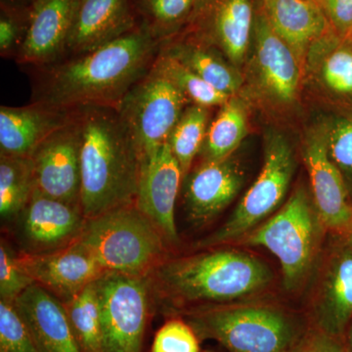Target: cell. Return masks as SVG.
Instances as JSON below:
<instances>
[{
  "mask_svg": "<svg viewBox=\"0 0 352 352\" xmlns=\"http://www.w3.org/2000/svg\"><path fill=\"white\" fill-rule=\"evenodd\" d=\"M325 129L331 159L342 175L352 179V118L336 120Z\"/></svg>",
  "mask_w": 352,
  "mask_h": 352,
  "instance_id": "e575fe53",
  "label": "cell"
},
{
  "mask_svg": "<svg viewBox=\"0 0 352 352\" xmlns=\"http://www.w3.org/2000/svg\"><path fill=\"white\" fill-rule=\"evenodd\" d=\"M319 2H320V0H318V3H319Z\"/></svg>",
  "mask_w": 352,
  "mask_h": 352,
  "instance_id": "ee69618b",
  "label": "cell"
},
{
  "mask_svg": "<svg viewBox=\"0 0 352 352\" xmlns=\"http://www.w3.org/2000/svg\"><path fill=\"white\" fill-rule=\"evenodd\" d=\"M344 333H346V342H344V346L347 352H352V322L347 326Z\"/></svg>",
  "mask_w": 352,
  "mask_h": 352,
  "instance_id": "f35d334b",
  "label": "cell"
},
{
  "mask_svg": "<svg viewBox=\"0 0 352 352\" xmlns=\"http://www.w3.org/2000/svg\"><path fill=\"white\" fill-rule=\"evenodd\" d=\"M232 156L222 161L201 162L184 178L185 210L194 226L212 222L242 189L244 171Z\"/></svg>",
  "mask_w": 352,
  "mask_h": 352,
  "instance_id": "2e32d148",
  "label": "cell"
},
{
  "mask_svg": "<svg viewBox=\"0 0 352 352\" xmlns=\"http://www.w3.org/2000/svg\"><path fill=\"white\" fill-rule=\"evenodd\" d=\"M199 0H132L139 24L161 43L188 25Z\"/></svg>",
  "mask_w": 352,
  "mask_h": 352,
  "instance_id": "484cf974",
  "label": "cell"
},
{
  "mask_svg": "<svg viewBox=\"0 0 352 352\" xmlns=\"http://www.w3.org/2000/svg\"><path fill=\"white\" fill-rule=\"evenodd\" d=\"M349 242L351 243V245H352V229H351V234H349Z\"/></svg>",
  "mask_w": 352,
  "mask_h": 352,
  "instance_id": "b9f144b4",
  "label": "cell"
},
{
  "mask_svg": "<svg viewBox=\"0 0 352 352\" xmlns=\"http://www.w3.org/2000/svg\"><path fill=\"white\" fill-rule=\"evenodd\" d=\"M155 66L180 90L189 104L206 108L220 107L231 98L164 51L160 50Z\"/></svg>",
  "mask_w": 352,
  "mask_h": 352,
  "instance_id": "f546056e",
  "label": "cell"
},
{
  "mask_svg": "<svg viewBox=\"0 0 352 352\" xmlns=\"http://www.w3.org/2000/svg\"><path fill=\"white\" fill-rule=\"evenodd\" d=\"M18 219L22 252L30 254L58 251L75 244L87 221L80 206L50 198L36 188Z\"/></svg>",
  "mask_w": 352,
  "mask_h": 352,
  "instance_id": "4fadbf2b",
  "label": "cell"
},
{
  "mask_svg": "<svg viewBox=\"0 0 352 352\" xmlns=\"http://www.w3.org/2000/svg\"><path fill=\"white\" fill-rule=\"evenodd\" d=\"M138 25L132 0H80L63 57L96 50Z\"/></svg>",
  "mask_w": 352,
  "mask_h": 352,
  "instance_id": "d6986e66",
  "label": "cell"
},
{
  "mask_svg": "<svg viewBox=\"0 0 352 352\" xmlns=\"http://www.w3.org/2000/svg\"><path fill=\"white\" fill-rule=\"evenodd\" d=\"M312 326L340 339L352 320V245L338 248L322 272L309 316Z\"/></svg>",
  "mask_w": 352,
  "mask_h": 352,
  "instance_id": "ac0fdd59",
  "label": "cell"
},
{
  "mask_svg": "<svg viewBox=\"0 0 352 352\" xmlns=\"http://www.w3.org/2000/svg\"><path fill=\"white\" fill-rule=\"evenodd\" d=\"M34 284L18 259V254L11 250L3 239L0 244V300L14 302Z\"/></svg>",
  "mask_w": 352,
  "mask_h": 352,
  "instance_id": "836d02e7",
  "label": "cell"
},
{
  "mask_svg": "<svg viewBox=\"0 0 352 352\" xmlns=\"http://www.w3.org/2000/svg\"><path fill=\"white\" fill-rule=\"evenodd\" d=\"M0 352H38L14 302L0 300Z\"/></svg>",
  "mask_w": 352,
  "mask_h": 352,
  "instance_id": "4dcf8cb0",
  "label": "cell"
},
{
  "mask_svg": "<svg viewBox=\"0 0 352 352\" xmlns=\"http://www.w3.org/2000/svg\"><path fill=\"white\" fill-rule=\"evenodd\" d=\"M161 50L175 57L215 89L228 96H235L242 85V76L230 64L224 61L210 45L189 38H171L162 43Z\"/></svg>",
  "mask_w": 352,
  "mask_h": 352,
  "instance_id": "603a6c76",
  "label": "cell"
},
{
  "mask_svg": "<svg viewBox=\"0 0 352 352\" xmlns=\"http://www.w3.org/2000/svg\"><path fill=\"white\" fill-rule=\"evenodd\" d=\"M248 134V113L238 97L220 106L208 126L200 155L203 162H217L232 156Z\"/></svg>",
  "mask_w": 352,
  "mask_h": 352,
  "instance_id": "cb8c5ba5",
  "label": "cell"
},
{
  "mask_svg": "<svg viewBox=\"0 0 352 352\" xmlns=\"http://www.w3.org/2000/svg\"><path fill=\"white\" fill-rule=\"evenodd\" d=\"M199 339L226 352H293L312 324L279 303L251 300L178 312ZM175 316V315H173Z\"/></svg>",
  "mask_w": 352,
  "mask_h": 352,
  "instance_id": "277c9868",
  "label": "cell"
},
{
  "mask_svg": "<svg viewBox=\"0 0 352 352\" xmlns=\"http://www.w3.org/2000/svg\"><path fill=\"white\" fill-rule=\"evenodd\" d=\"M293 352H347L342 340L311 326Z\"/></svg>",
  "mask_w": 352,
  "mask_h": 352,
  "instance_id": "8d00e7d4",
  "label": "cell"
},
{
  "mask_svg": "<svg viewBox=\"0 0 352 352\" xmlns=\"http://www.w3.org/2000/svg\"><path fill=\"white\" fill-rule=\"evenodd\" d=\"M105 271L148 277L170 248L136 204L87 219L76 241Z\"/></svg>",
  "mask_w": 352,
  "mask_h": 352,
  "instance_id": "5b68a950",
  "label": "cell"
},
{
  "mask_svg": "<svg viewBox=\"0 0 352 352\" xmlns=\"http://www.w3.org/2000/svg\"><path fill=\"white\" fill-rule=\"evenodd\" d=\"M161 45L139 24L96 50L34 69L32 102L67 111L88 106L117 109L131 87L152 69Z\"/></svg>",
  "mask_w": 352,
  "mask_h": 352,
  "instance_id": "6da1fadb",
  "label": "cell"
},
{
  "mask_svg": "<svg viewBox=\"0 0 352 352\" xmlns=\"http://www.w3.org/2000/svg\"><path fill=\"white\" fill-rule=\"evenodd\" d=\"M323 228L312 197L300 185L277 212L235 244L264 248L274 254L281 265L285 289L296 292L314 268Z\"/></svg>",
  "mask_w": 352,
  "mask_h": 352,
  "instance_id": "8992f818",
  "label": "cell"
},
{
  "mask_svg": "<svg viewBox=\"0 0 352 352\" xmlns=\"http://www.w3.org/2000/svg\"><path fill=\"white\" fill-rule=\"evenodd\" d=\"M295 168V155L289 141L282 134H270L265 141L263 168L256 182L226 221L207 237L198 241L196 249L235 244L272 217L281 208L288 193Z\"/></svg>",
  "mask_w": 352,
  "mask_h": 352,
  "instance_id": "52a82bcc",
  "label": "cell"
},
{
  "mask_svg": "<svg viewBox=\"0 0 352 352\" xmlns=\"http://www.w3.org/2000/svg\"><path fill=\"white\" fill-rule=\"evenodd\" d=\"M80 141L82 134L76 110L68 124L53 131L36 148L31 157L36 188L41 193L80 206Z\"/></svg>",
  "mask_w": 352,
  "mask_h": 352,
  "instance_id": "30bf717a",
  "label": "cell"
},
{
  "mask_svg": "<svg viewBox=\"0 0 352 352\" xmlns=\"http://www.w3.org/2000/svg\"><path fill=\"white\" fill-rule=\"evenodd\" d=\"M80 0H38L30 12L17 63L41 68L64 56Z\"/></svg>",
  "mask_w": 352,
  "mask_h": 352,
  "instance_id": "e0dca14e",
  "label": "cell"
},
{
  "mask_svg": "<svg viewBox=\"0 0 352 352\" xmlns=\"http://www.w3.org/2000/svg\"><path fill=\"white\" fill-rule=\"evenodd\" d=\"M311 50L322 53L319 58V80L327 91L352 98V44L330 32Z\"/></svg>",
  "mask_w": 352,
  "mask_h": 352,
  "instance_id": "4316f807",
  "label": "cell"
},
{
  "mask_svg": "<svg viewBox=\"0 0 352 352\" xmlns=\"http://www.w3.org/2000/svg\"><path fill=\"white\" fill-rule=\"evenodd\" d=\"M182 182V168L168 143L141 161L136 206L157 227L170 249L180 244L175 204Z\"/></svg>",
  "mask_w": 352,
  "mask_h": 352,
  "instance_id": "8fae6325",
  "label": "cell"
},
{
  "mask_svg": "<svg viewBox=\"0 0 352 352\" xmlns=\"http://www.w3.org/2000/svg\"><path fill=\"white\" fill-rule=\"evenodd\" d=\"M94 282L63 303L82 352H103L100 307Z\"/></svg>",
  "mask_w": 352,
  "mask_h": 352,
  "instance_id": "f1b7e54d",
  "label": "cell"
},
{
  "mask_svg": "<svg viewBox=\"0 0 352 352\" xmlns=\"http://www.w3.org/2000/svg\"><path fill=\"white\" fill-rule=\"evenodd\" d=\"M200 342L189 323L175 315L155 335L151 352H201Z\"/></svg>",
  "mask_w": 352,
  "mask_h": 352,
  "instance_id": "1f68e13d",
  "label": "cell"
},
{
  "mask_svg": "<svg viewBox=\"0 0 352 352\" xmlns=\"http://www.w3.org/2000/svg\"><path fill=\"white\" fill-rule=\"evenodd\" d=\"M210 109L189 104L166 142L179 163L183 180L191 171L192 164L203 148L210 126Z\"/></svg>",
  "mask_w": 352,
  "mask_h": 352,
  "instance_id": "83f0119b",
  "label": "cell"
},
{
  "mask_svg": "<svg viewBox=\"0 0 352 352\" xmlns=\"http://www.w3.org/2000/svg\"><path fill=\"white\" fill-rule=\"evenodd\" d=\"M94 285L100 307L103 352H143L155 303L149 278L105 271Z\"/></svg>",
  "mask_w": 352,
  "mask_h": 352,
  "instance_id": "ba28073f",
  "label": "cell"
},
{
  "mask_svg": "<svg viewBox=\"0 0 352 352\" xmlns=\"http://www.w3.org/2000/svg\"><path fill=\"white\" fill-rule=\"evenodd\" d=\"M201 352H226V351H219V349H205V351H201Z\"/></svg>",
  "mask_w": 352,
  "mask_h": 352,
  "instance_id": "60d3db41",
  "label": "cell"
},
{
  "mask_svg": "<svg viewBox=\"0 0 352 352\" xmlns=\"http://www.w3.org/2000/svg\"><path fill=\"white\" fill-rule=\"evenodd\" d=\"M315 1H317V2H318V0H315Z\"/></svg>",
  "mask_w": 352,
  "mask_h": 352,
  "instance_id": "7bdbcfd3",
  "label": "cell"
},
{
  "mask_svg": "<svg viewBox=\"0 0 352 352\" xmlns=\"http://www.w3.org/2000/svg\"><path fill=\"white\" fill-rule=\"evenodd\" d=\"M18 259L34 284L43 287L63 303L75 298L105 272L78 242L44 254L21 252Z\"/></svg>",
  "mask_w": 352,
  "mask_h": 352,
  "instance_id": "9a60e30c",
  "label": "cell"
},
{
  "mask_svg": "<svg viewBox=\"0 0 352 352\" xmlns=\"http://www.w3.org/2000/svg\"><path fill=\"white\" fill-rule=\"evenodd\" d=\"M166 258L149 278L155 303L173 316L191 308L254 300L274 274L263 259L233 248H210Z\"/></svg>",
  "mask_w": 352,
  "mask_h": 352,
  "instance_id": "7a4b0ae2",
  "label": "cell"
},
{
  "mask_svg": "<svg viewBox=\"0 0 352 352\" xmlns=\"http://www.w3.org/2000/svg\"><path fill=\"white\" fill-rule=\"evenodd\" d=\"M75 112L36 102L22 107L1 106L0 155L31 157L44 139L73 119Z\"/></svg>",
  "mask_w": 352,
  "mask_h": 352,
  "instance_id": "7402d4cb",
  "label": "cell"
},
{
  "mask_svg": "<svg viewBox=\"0 0 352 352\" xmlns=\"http://www.w3.org/2000/svg\"><path fill=\"white\" fill-rule=\"evenodd\" d=\"M333 31L340 39L352 32V0H320Z\"/></svg>",
  "mask_w": 352,
  "mask_h": 352,
  "instance_id": "d590c367",
  "label": "cell"
},
{
  "mask_svg": "<svg viewBox=\"0 0 352 352\" xmlns=\"http://www.w3.org/2000/svg\"><path fill=\"white\" fill-rule=\"evenodd\" d=\"M36 190L31 157L0 155V215L2 220L18 219Z\"/></svg>",
  "mask_w": 352,
  "mask_h": 352,
  "instance_id": "d4e9b609",
  "label": "cell"
},
{
  "mask_svg": "<svg viewBox=\"0 0 352 352\" xmlns=\"http://www.w3.org/2000/svg\"><path fill=\"white\" fill-rule=\"evenodd\" d=\"M31 9L0 4V53L2 57L17 58L24 43Z\"/></svg>",
  "mask_w": 352,
  "mask_h": 352,
  "instance_id": "d6a6232c",
  "label": "cell"
},
{
  "mask_svg": "<svg viewBox=\"0 0 352 352\" xmlns=\"http://www.w3.org/2000/svg\"><path fill=\"white\" fill-rule=\"evenodd\" d=\"M261 8L302 67L315 44L333 32L315 0H261Z\"/></svg>",
  "mask_w": 352,
  "mask_h": 352,
  "instance_id": "44dd1931",
  "label": "cell"
},
{
  "mask_svg": "<svg viewBox=\"0 0 352 352\" xmlns=\"http://www.w3.org/2000/svg\"><path fill=\"white\" fill-rule=\"evenodd\" d=\"M252 39V64L258 89L274 105H293L298 99L302 67L272 29L261 6L254 15Z\"/></svg>",
  "mask_w": 352,
  "mask_h": 352,
  "instance_id": "7c38bea8",
  "label": "cell"
},
{
  "mask_svg": "<svg viewBox=\"0 0 352 352\" xmlns=\"http://www.w3.org/2000/svg\"><path fill=\"white\" fill-rule=\"evenodd\" d=\"M38 0H1L0 4L3 6L17 7V8L31 9Z\"/></svg>",
  "mask_w": 352,
  "mask_h": 352,
  "instance_id": "74e56055",
  "label": "cell"
},
{
  "mask_svg": "<svg viewBox=\"0 0 352 352\" xmlns=\"http://www.w3.org/2000/svg\"><path fill=\"white\" fill-rule=\"evenodd\" d=\"M344 41H346V43L352 44V32L351 34H349V36H346V38L342 39Z\"/></svg>",
  "mask_w": 352,
  "mask_h": 352,
  "instance_id": "ab89813d",
  "label": "cell"
},
{
  "mask_svg": "<svg viewBox=\"0 0 352 352\" xmlns=\"http://www.w3.org/2000/svg\"><path fill=\"white\" fill-rule=\"evenodd\" d=\"M38 352H82L72 330L63 302L38 284L14 302Z\"/></svg>",
  "mask_w": 352,
  "mask_h": 352,
  "instance_id": "ffe728a7",
  "label": "cell"
},
{
  "mask_svg": "<svg viewBox=\"0 0 352 352\" xmlns=\"http://www.w3.org/2000/svg\"><path fill=\"white\" fill-rule=\"evenodd\" d=\"M76 113L82 134L80 206L85 219L135 204L141 157L117 109L88 106Z\"/></svg>",
  "mask_w": 352,
  "mask_h": 352,
  "instance_id": "3957f363",
  "label": "cell"
},
{
  "mask_svg": "<svg viewBox=\"0 0 352 352\" xmlns=\"http://www.w3.org/2000/svg\"><path fill=\"white\" fill-rule=\"evenodd\" d=\"M188 105L186 97L155 63L127 92L117 111L135 143L141 161L168 142Z\"/></svg>",
  "mask_w": 352,
  "mask_h": 352,
  "instance_id": "9c48e42d",
  "label": "cell"
},
{
  "mask_svg": "<svg viewBox=\"0 0 352 352\" xmlns=\"http://www.w3.org/2000/svg\"><path fill=\"white\" fill-rule=\"evenodd\" d=\"M303 160L311 185V197L326 229L344 231L352 226V208L344 175L329 155L325 127L311 129L303 143Z\"/></svg>",
  "mask_w": 352,
  "mask_h": 352,
  "instance_id": "5bb4252c",
  "label": "cell"
}]
</instances>
